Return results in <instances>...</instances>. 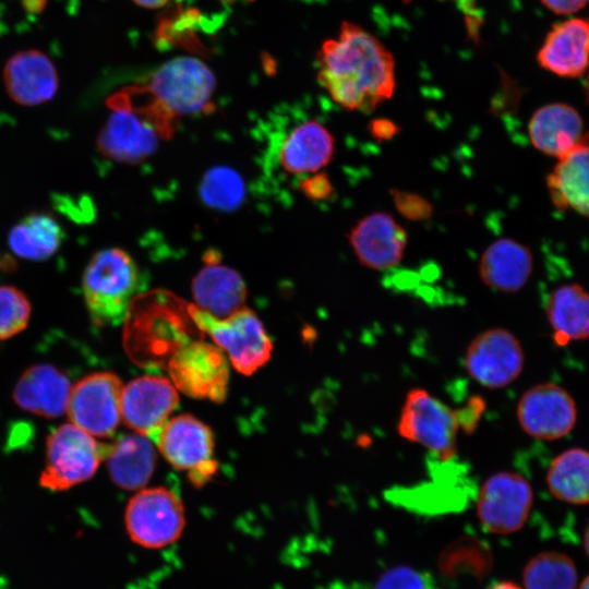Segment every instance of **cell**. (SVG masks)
I'll return each instance as SVG.
<instances>
[{"instance_id": "obj_36", "label": "cell", "mask_w": 589, "mask_h": 589, "mask_svg": "<svg viewBox=\"0 0 589 589\" xmlns=\"http://www.w3.org/2000/svg\"><path fill=\"white\" fill-rule=\"evenodd\" d=\"M301 190L308 197L317 201L328 197L333 187L325 173H318L305 179L301 184Z\"/></svg>"}, {"instance_id": "obj_34", "label": "cell", "mask_w": 589, "mask_h": 589, "mask_svg": "<svg viewBox=\"0 0 589 589\" xmlns=\"http://www.w3.org/2000/svg\"><path fill=\"white\" fill-rule=\"evenodd\" d=\"M430 587L429 577L409 566H396L385 570L374 585V589H430Z\"/></svg>"}, {"instance_id": "obj_28", "label": "cell", "mask_w": 589, "mask_h": 589, "mask_svg": "<svg viewBox=\"0 0 589 589\" xmlns=\"http://www.w3.org/2000/svg\"><path fill=\"white\" fill-rule=\"evenodd\" d=\"M64 231L49 214L32 213L23 217L9 232L13 253L29 261H44L60 248Z\"/></svg>"}, {"instance_id": "obj_15", "label": "cell", "mask_w": 589, "mask_h": 589, "mask_svg": "<svg viewBox=\"0 0 589 589\" xmlns=\"http://www.w3.org/2000/svg\"><path fill=\"white\" fill-rule=\"evenodd\" d=\"M517 418L528 435L554 441L574 429L577 408L565 388L554 383H542L522 394L517 405Z\"/></svg>"}, {"instance_id": "obj_44", "label": "cell", "mask_w": 589, "mask_h": 589, "mask_svg": "<svg viewBox=\"0 0 589 589\" xmlns=\"http://www.w3.org/2000/svg\"><path fill=\"white\" fill-rule=\"evenodd\" d=\"M578 589H589V575L582 580Z\"/></svg>"}, {"instance_id": "obj_25", "label": "cell", "mask_w": 589, "mask_h": 589, "mask_svg": "<svg viewBox=\"0 0 589 589\" xmlns=\"http://www.w3.org/2000/svg\"><path fill=\"white\" fill-rule=\"evenodd\" d=\"M192 292L199 308L226 317L243 308L247 287L242 277L232 268L208 263L192 281Z\"/></svg>"}, {"instance_id": "obj_32", "label": "cell", "mask_w": 589, "mask_h": 589, "mask_svg": "<svg viewBox=\"0 0 589 589\" xmlns=\"http://www.w3.org/2000/svg\"><path fill=\"white\" fill-rule=\"evenodd\" d=\"M201 197L209 207L232 211L244 199V183L231 168L214 167L202 179Z\"/></svg>"}, {"instance_id": "obj_13", "label": "cell", "mask_w": 589, "mask_h": 589, "mask_svg": "<svg viewBox=\"0 0 589 589\" xmlns=\"http://www.w3.org/2000/svg\"><path fill=\"white\" fill-rule=\"evenodd\" d=\"M532 502V488L522 476L497 472L488 478L480 489L477 516L492 533H513L526 524Z\"/></svg>"}, {"instance_id": "obj_31", "label": "cell", "mask_w": 589, "mask_h": 589, "mask_svg": "<svg viewBox=\"0 0 589 589\" xmlns=\"http://www.w3.org/2000/svg\"><path fill=\"white\" fill-rule=\"evenodd\" d=\"M492 566L489 546L474 537H461L449 543L440 555L438 567L449 577L460 573L474 577L485 576Z\"/></svg>"}, {"instance_id": "obj_27", "label": "cell", "mask_w": 589, "mask_h": 589, "mask_svg": "<svg viewBox=\"0 0 589 589\" xmlns=\"http://www.w3.org/2000/svg\"><path fill=\"white\" fill-rule=\"evenodd\" d=\"M152 441L141 434L121 436L111 445L107 456L112 481L125 490L142 489L155 467Z\"/></svg>"}, {"instance_id": "obj_7", "label": "cell", "mask_w": 589, "mask_h": 589, "mask_svg": "<svg viewBox=\"0 0 589 589\" xmlns=\"http://www.w3.org/2000/svg\"><path fill=\"white\" fill-rule=\"evenodd\" d=\"M460 424L458 410H453L423 388L408 392L397 423L399 435L418 443L441 460L456 454Z\"/></svg>"}, {"instance_id": "obj_42", "label": "cell", "mask_w": 589, "mask_h": 589, "mask_svg": "<svg viewBox=\"0 0 589 589\" xmlns=\"http://www.w3.org/2000/svg\"><path fill=\"white\" fill-rule=\"evenodd\" d=\"M584 548H585L586 554H587L588 557H589V526H588V528L586 529V532H585V537H584Z\"/></svg>"}, {"instance_id": "obj_26", "label": "cell", "mask_w": 589, "mask_h": 589, "mask_svg": "<svg viewBox=\"0 0 589 589\" xmlns=\"http://www.w3.org/2000/svg\"><path fill=\"white\" fill-rule=\"evenodd\" d=\"M546 316L557 346L589 338V293L578 284L556 288L549 297Z\"/></svg>"}, {"instance_id": "obj_16", "label": "cell", "mask_w": 589, "mask_h": 589, "mask_svg": "<svg viewBox=\"0 0 589 589\" xmlns=\"http://www.w3.org/2000/svg\"><path fill=\"white\" fill-rule=\"evenodd\" d=\"M178 404L177 389L169 380L142 376L123 387L121 418L125 425L156 444Z\"/></svg>"}, {"instance_id": "obj_5", "label": "cell", "mask_w": 589, "mask_h": 589, "mask_svg": "<svg viewBox=\"0 0 589 589\" xmlns=\"http://www.w3.org/2000/svg\"><path fill=\"white\" fill-rule=\"evenodd\" d=\"M110 447L72 423L60 425L46 441L40 485L50 491H64L89 480L107 458Z\"/></svg>"}, {"instance_id": "obj_2", "label": "cell", "mask_w": 589, "mask_h": 589, "mask_svg": "<svg viewBox=\"0 0 589 589\" xmlns=\"http://www.w3.org/2000/svg\"><path fill=\"white\" fill-rule=\"evenodd\" d=\"M140 309L132 303L124 318L123 345L130 359L142 368H167L170 358L183 346L201 340L188 304L161 298V303Z\"/></svg>"}, {"instance_id": "obj_19", "label": "cell", "mask_w": 589, "mask_h": 589, "mask_svg": "<svg viewBox=\"0 0 589 589\" xmlns=\"http://www.w3.org/2000/svg\"><path fill=\"white\" fill-rule=\"evenodd\" d=\"M3 83L12 100L22 106H37L57 93L59 79L51 60L41 51L14 53L3 69Z\"/></svg>"}, {"instance_id": "obj_38", "label": "cell", "mask_w": 589, "mask_h": 589, "mask_svg": "<svg viewBox=\"0 0 589 589\" xmlns=\"http://www.w3.org/2000/svg\"><path fill=\"white\" fill-rule=\"evenodd\" d=\"M543 5L556 14H570L581 8L589 0H540Z\"/></svg>"}, {"instance_id": "obj_22", "label": "cell", "mask_w": 589, "mask_h": 589, "mask_svg": "<svg viewBox=\"0 0 589 589\" xmlns=\"http://www.w3.org/2000/svg\"><path fill=\"white\" fill-rule=\"evenodd\" d=\"M553 205L589 218V131L546 177Z\"/></svg>"}, {"instance_id": "obj_37", "label": "cell", "mask_w": 589, "mask_h": 589, "mask_svg": "<svg viewBox=\"0 0 589 589\" xmlns=\"http://www.w3.org/2000/svg\"><path fill=\"white\" fill-rule=\"evenodd\" d=\"M368 130L372 137L377 141L390 140L399 132V128L393 121L384 118L371 121Z\"/></svg>"}, {"instance_id": "obj_46", "label": "cell", "mask_w": 589, "mask_h": 589, "mask_svg": "<svg viewBox=\"0 0 589 589\" xmlns=\"http://www.w3.org/2000/svg\"><path fill=\"white\" fill-rule=\"evenodd\" d=\"M401 1H402L404 3H409V2H411V1H413V0H401ZM459 1H465V0H459Z\"/></svg>"}, {"instance_id": "obj_29", "label": "cell", "mask_w": 589, "mask_h": 589, "mask_svg": "<svg viewBox=\"0 0 589 589\" xmlns=\"http://www.w3.org/2000/svg\"><path fill=\"white\" fill-rule=\"evenodd\" d=\"M546 484L560 501L589 504V450L574 447L557 455L548 469Z\"/></svg>"}, {"instance_id": "obj_39", "label": "cell", "mask_w": 589, "mask_h": 589, "mask_svg": "<svg viewBox=\"0 0 589 589\" xmlns=\"http://www.w3.org/2000/svg\"><path fill=\"white\" fill-rule=\"evenodd\" d=\"M137 5L146 9H157L164 7L169 0H133Z\"/></svg>"}, {"instance_id": "obj_18", "label": "cell", "mask_w": 589, "mask_h": 589, "mask_svg": "<svg viewBox=\"0 0 589 589\" xmlns=\"http://www.w3.org/2000/svg\"><path fill=\"white\" fill-rule=\"evenodd\" d=\"M275 147V160L286 173H313L332 160L335 139L321 122L308 120L277 140Z\"/></svg>"}, {"instance_id": "obj_35", "label": "cell", "mask_w": 589, "mask_h": 589, "mask_svg": "<svg viewBox=\"0 0 589 589\" xmlns=\"http://www.w3.org/2000/svg\"><path fill=\"white\" fill-rule=\"evenodd\" d=\"M392 196L396 209L409 220H426L433 214L431 203L419 194L393 190Z\"/></svg>"}, {"instance_id": "obj_12", "label": "cell", "mask_w": 589, "mask_h": 589, "mask_svg": "<svg viewBox=\"0 0 589 589\" xmlns=\"http://www.w3.org/2000/svg\"><path fill=\"white\" fill-rule=\"evenodd\" d=\"M164 457L177 469L187 470L201 486L215 473L214 437L211 429L190 414L168 420L156 442Z\"/></svg>"}, {"instance_id": "obj_40", "label": "cell", "mask_w": 589, "mask_h": 589, "mask_svg": "<svg viewBox=\"0 0 589 589\" xmlns=\"http://www.w3.org/2000/svg\"><path fill=\"white\" fill-rule=\"evenodd\" d=\"M45 0H25V8L29 11L37 12L44 7Z\"/></svg>"}, {"instance_id": "obj_6", "label": "cell", "mask_w": 589, "mask_h": 589, "mask_svg": "<svg viewBox=\"0 0 589 589\" xmlns=\"http://www.w3.org/2000/svg\"><path fill=\"white\" fill-rule=\"evenodd\" d=\"M188 311L200 330L228 352L241 374L251 375L269 360L272 341L252 310L241 308L226 317H217L195 304H188Z\"/></svg>"}, {"instance_id": "obj_20", "label": "cell", "mask_w": 589, "mask_h": 589, "mask_svg": "<svg viewBox=\"0 0 589 589\" xmlns=\"http://www.w3.org/2000/svg\"><path fill=\"white\" fill-rule=\"evenodd\" d=\"M71 382L56 366L35 364L19 378L13 389V400L23 410L52 419L67 412Z\"/></svg>"}, {"instance_id": "obj_21", "label": "cell", "mask_w": 589, "mask_h": 589, "mask_svg": "<svg viewBox=\"0 0 589 589\" xmlns=\"http://www.w3.org/2000/svg\"><path fill=\"white\" fill-rule=\"evenodd\" d=\"M537 60L541 68L562 77H579L589 67V22L572 19L549 32Z\"/></svg>"}, {"instance_id": "obj_45", "label": "cell", "mask_w": 589, "mask_h": 589, "mask_svg": "<svg viewBox=\"0 0 589 589\" xmlns=\"http://www.w3.org/2000/svg\"><path fill=\"white\" fill-rule=\"evenodd\" d=\"M221 1H225L227 3H233V2H238V1H252V0H221Z\"/></svg>"}, {"instance_id": "obj_47", "label": "cell", "mask_w": 589, "mask_h": 589, "mask_svg": "<svg viewBox=\"0 0 589 589\" xmlns=\"http://www.w3.org/2000/svg\"><path fill=\"white\" fill-rule=\"evenodd\" d=\"M1 266H2V260H1V257H0V268H1Z\"/></svg>"}, {"instance_id": "obj_4", "label": "cell", "mask_w": 589, "mask_h": 589, "mask_svg": "<svg viewBox=\"0 0 589 589\" xmlns=\"http://www.w3.org/2000/svg\"><path fill=\"white\" fill-rule=\"evenodd\" d=\"M140 86L172 124L180 116L199 113L208 108L216 81L211 69L201 60L178 57L164 63Z\"/></svg>"}, {"instance_id": "obj_30", "label": "cell", "mask_w": 589, "mask_h": 589, "mask_svg": "<svg viewBox=\"0 0 589 589\" xmlns=\"http://www.w3.org/2000/svg\"><path fill=\"white\" fill-rule=\"evenodd\" d=\"M526 589H576L577 569L561 552H541L529 560L522 573Z\"/></svg>"}, {"instance_id": "obj_41", "label": "cell", "mask_w": 589, "mask_h": 589, "mask_svg": "<svg viewBox=\"0 0 589 589\" xmlns=\"http://www.w3.org/2000/svg\"><path fill=\"white\" fill-rule=\"evenodd\" d=\"M491 589H521V588L512 581H501L494 585Z\"/></svg>"}, {"instance_id": "obj_10", "label": "cell", "mask_w": 589, "mask_h": 589, "mask_svg": "<svg viewBox=\"0 0 589 589\" xmlns=\"http://www.w3.org/2000/svg\"><path fill=\"white\" fill-rule=\"evenodd\" d=\"M167 369L177 389L185 395L215 402L225 400L229 368L219 347L194 340L170 358Z\"/></svg>"}, {"instance_id": "obj_33", "label": "cell", "mask_w": 589, "mask_h": 589, "mask_svg": "<svg viewBox=\"0 0 589 589\" xmlns=\"http://www.w3.org/2000/svg\"><path fill=\"white\" fill-rule=\"evenodd\" d=\"M31 312V303L20 289L0 286V339L11 338L24 330Z\"/></svg>"}, {"instance_id": "obj_17", "label": "cell", "mask_w": 589, "mask_h": 589, "mask_svg": "<svg viewBox=\"0 0 589 589\" xmlns=\"http://www.w3.org/2000/svg\"><path fill=\"white\" fill-rule=\"evenodd\" d=\"M349 244L362 266L388 269L401 261L407 232L390 214L376 212L356 224L349 233Z\"/></svg>"}, {"instance_id": "obj_9", "label": "cell", "mask_w": 589, "mask_h": 589, "mask_svg": "<svg viewBox=\"0 0 589 589\" xmlns=\"http://www.w3.org/2000/svg\"><path fill=\"white\" fill-rule=\"evenodd\" d=\"M122 382L111 372H94L71 388L68 416L72 424L97 437H108L121 419Z\"/></svg>"}, {"instance_id": "obj_1", "label": "cell", "mask_w": 589, "mask_h": 589, "mask_svg": "<svg viewBox=\"0 0 589 589\" xmlns=\"http://www.w3.org/2000/svg\"><path fill=\"white\" fill-rule=\"evenodd\" d=\"M316 65L318 83L346 110L372 112L395 92L392 52L350 21L340 24L337 37L322 44Z\"/></svg>"}, {"instance_id": "obj_14", "label": "cell", "mask_w": 589, "mask_h": 589, "mask_svg": "<svg viewBox=\"0 0 589 589\" xmlns=\"http://www.w3.org/2000/svg\"><path fill=\"white\" fill-rule=\"evenodd\" d=\"M519 340L507 329L491 328L476 336L467 348L465 365L482 386L501 388L515 381L524 368Z\"/></svg>"}, {"instance_id": "obj_23", "label": "cell", "mask_w": 589, "mask_h": 589, "mask_svg": "<svg viewBox=\"0 0 589 589\" xmlns=\"http://www.w3.org/2000/svg\"><path fill=\"white\" fill-rule=\"evenodd\" d=\"M533 260L528 247L502 238L490 244L479 262L481 280L502 292H515L524 287L532 273Z\"/></svg>"}, {"instance_id": "obj_8", "label": "cell", "mask_w": 589, "mask_h": 589, "mask_svg": "<svg viewBox=\"0 0 589 589\" xmlns=\"http://www.w3.org/2000/svg\"><path fill=\"white\" fill-rule=\"evenodd\" d=\"M124 521L134 543L145 549H163L176 542L183 531V505L165 488L145 489L128 503Z\"/></svg>"}, {"instance_id": "obj_11", "label": "cell", "mask_w": 589, "mask_h": 589, "mask_svg": "<svg viewBox=\"0 0 589 589\" xmlns=\"http://www.w3.org/2000/svg\"><path fill=\"white\" fill-rule=\"evenodd\" d=\"M107 104L111 113L97 136L99 152L124 164H137L153 155L160 134L157 127L117 94Z\"/></svg>"}, {"instance_id": "obj_3", "label": "cell", "mask_w": 589, "mask_h": 589, "mask_svg": "<svg viewBox=\"0 0 589 589\" xmlns=\"http://www.w3.org/2000/svg\"><path fill=\"white\" fill-rule=\"evenodd\" d=\"M143 287L140 268L128 252L108 248L95 253L82 277L92 322L99 327L122 323Z\"/></svg>"}, {"instance_id": "obj_24", "label": "cell", "mask_w": 589, "mask_h": 589, "mask_svg": "<svg viewBox=\"0 0 589 589\" xmlns=\"http://www.w3.org/2000/svg\"><path fill=\"white\" fill-rule=\"evenodd\" d=\"M528 133L537 149L561 158L579 143L582 136V120L573 107L550 104L532 115Z\"/></svg>"}, {"instance_id": "obj_43", "label": "cell", "mask_w": 589, "mask_h": 589, "mask_svg": "<svg viewBox=\"0 0 589 589\" xmlns=\"http://www.w3.org/2000/svg\"><path fill=\"white\" fill-rule=\"evenodd\" d=\"M587 71H588V75L586 80L585 92H586L587 101L589 103V67Z\"/></svg>"}]
</instances>
